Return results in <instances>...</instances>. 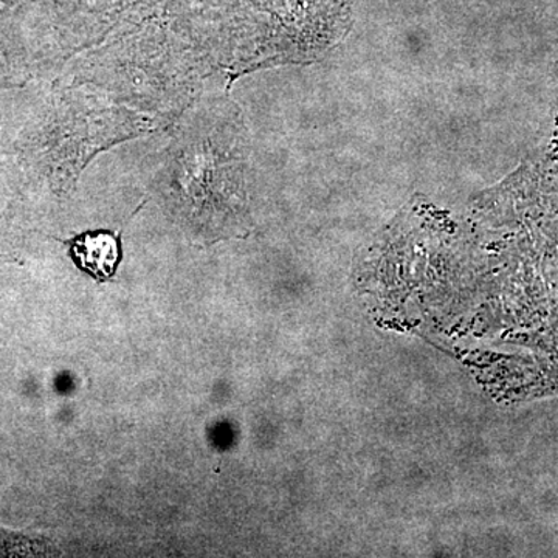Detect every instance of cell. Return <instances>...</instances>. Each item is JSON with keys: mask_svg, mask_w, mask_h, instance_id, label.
Wrapping results in <instances>:
<instances>
[{"mask_svg": "<svg viewBox=\"0 0 558 558\" xmlns=\"http://www.w3.org/2000/svg\"><path fill=\"white\" fill-rule=\"evenodd\" d=\"M64 245L75 266L98 282L112 279L123 258L120 234L109 230L84 231Z\"/></svg>", "mask_w": 558, "mask_h": 558, "instance_id": "cell-1", "label": "cell"}, {"mask_svg": "<svg viewBox=\"0 0 558 558\" xmlns=\"http://www.w3.org/2000/svg\"><path fill=\"white\" fill-rule=\"evenodd\" d=\"M11 69L9 65V58H7V51L0 47V86L7 81H10Z\"/></svg>", "mask_w": 558, "mask_h": 558, "instance_id": "cell-2", "label": "cell"}, {"mask_svg": "<svg viewBox=\"0 0 558 558\" xmlns=\"http://www.w3.org/2000/svg\"><path fill=\"white\" fill-rule=\"evenodd\" d=\"M9 180H11L9 172L0 165V207H2L3 202L9 197Z\"/></svg>", "mask_w": 558, "mask_h": 558, "instance_id": "cell-3", "label": "cell"}]
</instances>
